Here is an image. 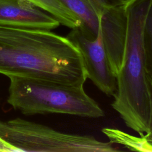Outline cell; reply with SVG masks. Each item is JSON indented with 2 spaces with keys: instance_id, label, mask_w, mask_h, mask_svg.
I'll return each instance as SVG.
<instances>
[{
  "instance_id": "obj_1",
  "label": "cell",
  "mask_w": 152,
  "mask_h": 152,
  "mask_svg": "<svg viewBox=\"0 0 152 152\" xmlns=\"http://www.w3.org/2000/svg\"><path fill=\"white\" fill-rule=\"evenodd\" d=\"M0 73L84 86L87 71L80 50L49 30L0 26Z\"/></svg>"
},
{
  "instance_id": "obj_2",
  "label": "cell",
  "mask_w": 152,
  "mask_h": 152,
  "mask_svg": "<svg viewBox=\"0 0 152 152\" xmlns=\"http://www.w3.org/2000/svg\"><path fill=\"white\" fill-rule=\"evenodd\" d=\"M152 0H125L126 36L122 64L116 74L112 103L125 124L140 136L148 130L150 100L146 77L144 34Z\"/></svg>"
},
{
  "instance_id": "obj_3",
  "label": "cell",
  "mask_w": 152,
  "mask_h": 152,
  "mask_svg": "<svg viewBox=\"0 0 152 152\" xmlns=\"http://www.w3.org/2000/svg\"><path fill=\"white\" fill-rule=\"evenodd\" d=\"M8 102L25 115L63 113L98 118L103 109L84 91L83 86H71L40 79L10 76Z\"/></svg>"
},
{
  "instance_id": "obj_4",
  "label": "cell",
  "mask_w": 152,
  "mask_h": 152,
  "mask_svg": "<svg viewBox=\"0 0 152 152\" xmlns=\"http://www.w3.org/2000/svg\"><path fill=\"white\" fill-rule=\"evenodd\" d=\"M0 138L19 151L115 152L113 144L90 135L64 133L21 118L0 120Z\"/></svg>"
},
{
  "instance_id": "obj_5",
  "label": "cell",
  "mask_w": 152,
  "mask_h": 152,
  "mask_svg": "<svg viewBox=\"0 0 152 152\" xmlns=\"http://www.w3.org/2000/svg\"><path fill=\"white\" fill-rule=\"evenodd\" d=\"M66 37L80 50L87 78L104 94L113 96L116 90V77L112 69L100 31L96 38L92 39L78 27L71 29Z\"/></svg>"
},
{
  "instance_id": "obj_6",
  "label": "cell",
  "mask_w": 152,
  "mask_h": 152,
  "mask_svg": "<svg viewBox=\"0 0 152 152\" xmlns=\"http://www.w3.org/2000/svg\"><path fill=\"white\" fill-rule=\"evenodd\" d=\"M126 29L124 4L106 9L99 16V31L112 69L116 76L122 64Z\"/></svg>"
},
{
  "instance_id": "obj_7",
  "label": "cell",
  "mask_w": 152,
  "mask_h": 152,
  "mask_svg": "<svg viewBox=\"0 0 152 152\" xmlns=\"http://www.w3.org/2000/svg\"><path fill=\"white\" fill-rule=\"evenodd\" d=\"M59 25L50 14L25 0H0V26L51 30Z\"/></svg>"
},
{
  "instance_id": "obj_8",
  "label": "cell",
  "mask_w": 152,
  "mask_h": 152,
  "mask_svg": "<svg viewBox=\"0 0 152 152\" xmlns=\"http://www.w3.org/2000/svg\"><path fill=\"white\" fill-rule=\"evenodd\" d=\"M80 21L78 27L88 37L96 38L99 32V16L88 0H59Z\"/></svg>"
},
{
  "instance_id": "obj_9",
  "label": "cell",
  "mask_w": 152,
  "mask_h": 152,
  "mask_svg": "<svg viewBox=\"0 0 152 152\" xmlns=\"http://www.w3.org/2000/svg\"><path fill=\"white\" fill-rule=\"evenodd\" d=\"M50 14L60 23L71 29L81 27L79 19L59 0H25Z\"/></svg>"
},
{
  "instance_id": "obj_10",
  "label": "cell",
  "mask_w": 152,
  "mask_h": 152,
  "mask_svg": "<svg viewBox=\"0 0 152 152\" xmlns=\"http://www.w3.org/2000/svg\"><path fill=\"white\" fill-rule=\"evenodd\" d=\"M102 131L113 144L121 145L131 151L152 152V145L144 135L138 137L118 129L110 128H104Z\"/></svg>"
},
{
  "instance_id": "obj_11",
  "label": "cell",
  "mask_w": 152,
  "mask_h": 152,
  "mask_svg": "<svg viewBox=\"0 0 152 152\" xmlns=\"http://www.w3.org/2000/svg\"><path fill=\"white\" fill-rule=\"evenodd\" d=\"M144 46L146 72L152 77V5L146 21L144 34Z\"/></svg>"
},
{
  "instance_id": "obj_12",
  "label": "cell",
  "mask_w": 152,
  "mask_h": 152,
  "mask_svg": "<svg viewBox=\"0 0 152 152\" xmlns=\"http://www.w3.org/2000/svg\"><path fill=\"white\" fill-rule=\"evenodd\" d=\"M92 5L99 16L102 12L108 8L121 6L124 4L125 0H88Z\"/></svg>"
},
{
  "instance_id": "obj_13",
  "label": "cell",
  "mask_w": 152,
  "mask_h": 152,
  "mask_svg": "<svg viewBox=\"0 0 152 152\" xmlns=\"http://www.w3.org/2000/svg\"><path fill=\"white\" fill-rule=\"evenodd\" d=\"M146 77L150 100V110L148 119V132L144 135V137L145 138L147 141L152 145V77L147 72Z\"/></svg>"
},
{
  "instance_id": "obj_14",
  "label": "cell",
  "mask_w": 152,
  "mask_h": 152,
  "mask_svg": "<svg viewBox=\"0 0 152 152\" xmlns=\"http://www.w3.org/2000/svg\"><path fill=\"white\" fill-rule=\"evenodd\" d=\"M0 151H19L16 148L0 138Z\"/></svg>"
}]
</instances>
